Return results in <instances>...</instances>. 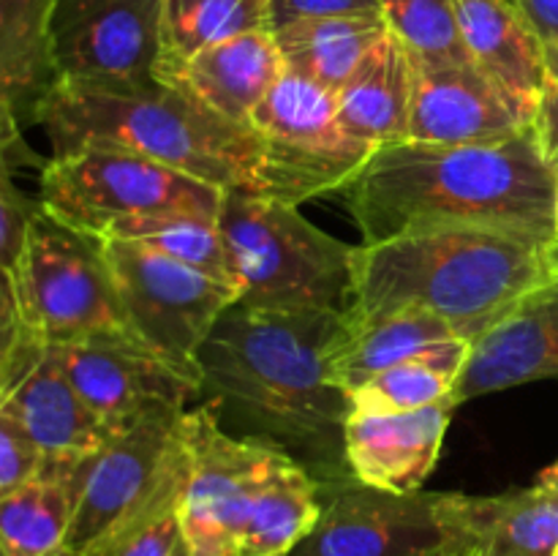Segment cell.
<instances>
[{
	"label": "cell",
	"instance_id": "obj_28",
	"mask_svg": "<svg viewBox=\"0 0 558 556\" xmlns=\"http://www.w3.org/2000/svg\"><path fill=\"white\" fill-rule=\"evenodd\" d=\"M191 458L185 436L150 499L82 556H191L183 532V494Z\"/></svg>",
	"mask_w": 558,
	"mask_h": 556
},
{
	"label": "cell",
	"instance_id": "obj_9",
	"mask_svg": "<svg viewBox=\"0 0 558 556\" xmlns=\"http://www.w3.org/2000/svg\"><path fill=\"white\" fill-rule=\"evenodd\" d=\"M322 516L292 556H461L474 548L463 494H396L352 472L319 480Z\"/></svg>",
	"mask_w": 558,
	"mask_h": 556
},
{
	"label": "cell",
	"instance_id": "obj_5",
	"mask_svg": "<svg viewBox=\"0 0 558 556\" xmlns=\"http://www.w3.org/2000/svg\"><path fill=\"white\" fill-rule=\"evenodd\" d=\"M218 229L243 303L347 311L357 245L322 232L298 205L251 189H227Z\"/></svg>",
	"mask_w": 558,
	"mask_h": 556
},
{
	"label": "cell",
	"instance_id": "obj_12",
	"mask_svg": "<svg viewBox=\"0 0 558 556\" xmlns=\"http://www.w3.org/2000/svg\"><path fill=\"white\" fill-rule=\"evenodd\" d=\"M49 38L60 82L156 85L163 60V0H52Z\"/></svg>",
	"mask_w": 558,
	"mask_h": 556
},
{
	"label": "cell",
	"instance_id": "obj_15",
	"mask_svg": "<svg viewBox=\"0 0 558 556\" xmlns=\"http://www.w3.org/2000/svg\"><path fill=\"white\" fill-rule=\"evenodd\" d=\"M526 118L474 63L412 58L409 140L430 145H490L529 129Z\"/></svg>",
	"mask_w": 558,
	"mask_h": 556
},
{
	"label": "cell",
	"instance_id": "obj_19",
	"mask_svg": "<svg viewBox=\"0 0 558 556\" xmlns=\"http://www.w3.org/2000/svg\"><path fill=\"white\" fill-rule=\"evenodd\" d=\"M456 14L469 60L534 123L548 87L545 44L515 0H456Z\"/></svg>",
	"mask_w": 558,
	"mask_h": 556
},
{
	"label": "cell",
	"instance_id": "obj_24",
	"mask_svg": "<svg viewBox=\"0 0 558 556\" xmlns=\"http://www.w3.org/2000/svg\"><path fill=\"white\" fill-rule=\"evenodd\" d=\"M387 31L390 27L381 14L311 16L272 27V38L281 49L287 71H294L338 96Z\"/></svg>",
	"mask_w": 558,
	"mask_h": 556
},
{
	"label": "cell",
	"instance_id": "obj_41",
	"mask_svg": "<svg viewBox=\"0 0 558 556\" xmlns=\"http://www.w3.org/2000/svg\"><path fill=\"white\" fill-rule=\"evenodd\" d=\"M556 240H558V191H556Z\"/></svg>",
	"mask_w": 558,
	"mask_h": 556
},
{
	"label": "cell",
	"instance_id": "obj_7",
	"mask_svg": "<svg viewBox=\"0 0 558 556\" xmlns=\"http://www.w3.org/2000/svg\"><path fill=\"white\" fill-rule=\"evenodd\" d=\"M38 191L47 210L101 238L123 218L183 213L218 221L227 189L129 150L80 147L47 158Z\"/></svg>",
	"mask_w": 558,
	"mask_h": 556
},
{
	"label": "cell",
	"instance_id": "obj_31",
	"mask_svg": "<svg viewBox=\"0 0 558 556\" xmlns=\"http://www.w3.org/2000/svg\"><path fill=\"white\" fill-rule=\"evenodd\" d=\"M379 11L412 58L425 63H472L458 27L456 0H379Z\"/></svg>",
	"mask_w": 558,
	"mask_h": 556
},
{
	"label": "cell",
	"instance_id": "obj_34",
	"mask_svg": "<svg viewBox=\"0 0 558 556\" xmlns=\"http://www.w3.org/2000/svg\"><path fill=\"white\" fill-rule=\"evenodd\" d=\"M44 456L11 414L0 412V496L31 483L41 472Z\"/></svg>",
	"mask_w": 558,
	"mask_h": 556
},
{
	"label": "cell",
	"instance_id": "obj_33",
	"mask_svg": "<svg viewBox=\"0 0 558 556\" xmlns=\"http://www.w3.org/2000/svg\"><path fill=\"white\" fill-rule=\"evenodd\" d=\"M41 210V200L22 194L11 180V169H3L0 180V267L9 270L16 265L27 243L33 216Z\"/></svg>",
	"mask_w": 558,
	"mask_h": 556
},
{
	"label": "cell",
	"instance_id": "obj_26",
	"mask_svg": "<svg viewBox=\"0 0 558 556\" xmlns=\"http://www.w3.org/2000/svg\"><path fill=\"white\" fill-rule=\"evenodd\" d=\"M463 521L485 556H556L558 491L534 483L499 496L461 499Z\"/></svg>",
	"mask_w": 558,
	"mask_h": 556
},
{
	"label": "cell",
	"instance_id": "obj_39",
	"mask_svg": "<svg viewBox=\"0 0 558 556\" xmlns=\"http://www.w3.org/2000/svg\"><path fill=\"white\" fill-rule=\"evenodd\" d=\"M539 483L554 485V488L558 491V461L554 463V467H548V469H545L543 474H539Z\"/></svg>",
	"mask_w": 558,
	"mask_h": 556
},
{
	"label": "cell",
	"instance_id": "obj_3",
	"mask_svg": "<svg viewBox=\"0 0 558 556\" xmlns=\"http://www.w3.org/2000/svg\"><path fill=\"white\" fill-rule=\"evenodd\" d=\"M558 276V240L485 227L403 232L354 251L349 316L423 309L477 338L523 294Z\"/></svg>",
	"mask_w": 558,
	"mask_h": 556
},
{
	"label": "cell",
	"instance_id": "obj_6",
	"mask_svg": "<svg viewBox=\"0 0 558 556\" xmlns=\"http://www.w3.org/2000/svg\"><path fill=\"white\" fill-rule=\"evenodd\" d=\"M27 319L49 347L120 341L131 327L104 240L41 205L14 267L3 270Z\"/></svg>",
	"mask_w": 558,
	"mask_h": 556
},
{
	"label": "cell",
	"instance_id": "obj_42",
	"mask_svg": "<svg viewBox=\"0 0 558 556\" xmlns=\"http://www.w3.org/2000/svg\"><path fill=\"white\" fill-rule=\"evenodd\" d=\"M556 556H558V554H556Z\"/></svg>",
	"mask_w": 558,
	"mask_h": 556
},
{
	"label": "cell",
	"instance_id": "obj_35",
	"mask_svg": "<svg viewBox=\"0 0 558 556\" xmlns=\"http://www.w3.org/2000/svg\"><path fill=\"white\" fill-rule=\"evenodd\" d=\"M381 14L379 0H270V31L311 16Z\"/></svg>",
	"mask_w": 558,
	"mask_h": 556
},
{
	"label": "cell",
	"instance_id": "obj_29",
	"mask_svg": "<svg viewBox=\"0 0 558 556\" xmlns=\"http://www.w3.org/2000/svg\"><path fill=\"white\" fill-rule=\"evenodd\" d=\"M101 238L118 240H136V243L156 249L167 254L169 259L183 262L194 270L207 273L223 283L234 281L232 259H229L227 243L218 229L216 218L202 216H183V213H167V216H142V218H123L112 223Z\"/></svg>",
	"mask_w": 558,
	"mask_h": 556
},
{
	"label": "cell",
	"instance_id": "obj_8",
	"mask_svg": "<svg viewBox=\"0 0 558 556\" xmlns=\"http://www.w3.org/2000/svg\"><path fill=\"white\" fill-rule=\"evenodd\" d=\"M251 129L259 136V194L298 207L347 189L376 153L343 131L336 93L294 71L272 85Z\"/></svg>",
	"mask_w": 558,
	"mask_h": 556
},
{
	"label": "cell",
	"instance_id": "obj_2",
	"mask_svg": "<svg viewBox=\"0 0 558 556\" xmlns=\"http://www.w3.org/2000/svg\"><path fill=\"white\" fill-rule=\"evenodd\" d=\"M558 167L534 125L490 145L376 147L343 202L363 243L439 227H485L556 240Z\"/></svg>",
	"mask_w": 558,
	"mask_h": 556
},
{
	"label": "cell",
	"instance_id": "obj_21",
	"mask_svg": "<svg viewBox=\"0 0 558 556\" xmlns=\"http://www.w3.org/2000/svg\"><path fill=\"white\" fill-rule=\"evenodd\" d=\"M49 9L52 0H0V120L22 131L38 125L60 82Z\"/></svg>",
	"mask_w": 558,
	"mask_h": 556
},
{
	"label": "cell",
	"instance_id": "obj_18",
	"mask_svg": "<svg viewBox=\"0 0 558 556\" xmlns=\"http://www.w3.org/2000/svg\"><path fill=\"white\" fill-rule=\"evenodd\" d=\"M287 71L272 31H254L213 44L183 60H161L158 80L189 93L221 118L248 125Z\"/></svg>",
	"mask_w": 558,
	"mask_h": 556
},
{
	"label": "cell",
	"instance_id": "obj_1",
	"mask_svg": "<svg viewBox=\"0 0 558 556\" xmlns=\"http://www.w3.org/2000/svg\"><path fill=\"white\" fill-rule=\"evenodd\" d=\"M343 311L265 309L238 300L199 349L202 403L218 420L298 458L316 480L349 472V398L330 374Z\"/></svg>",
	"mask_w": 558,
	"mask_h": 556
},
{
	"label": "cell",
	"instance_id": "obj_38",
	"mask_svg": "<svg viewBox=\"0 0 558 556\" xmlns=\"http://www.w3.org/2000/svg\"><path fill=\"white\" fill-rule=\"evenodd\" d=\"M545 69H548V82L558 85V41L545 47Z\"/></svg>",
	"mask_w": 558,
	"mask_h": 556
},
{
	"label": "cell",
	"instance_id": "obj_17",
	"mask_svg": "<svg viewBox=\"0 0 558 556\" xmlns=\"http://www.w3.org/2000/svg\"><path fill=\"white\" fill-rule=\"evenodd\" d=\"M452 396L401 414L349 412L343 428L347 469L365 485L396 494L423 488L439 461L447 425L456 414Z\"/></svg>",
	"mask_w": 558,
	"mask_h": 556
},
{
	"label": "cell",
	"instance_id": "obj_11",
	"mask_svg": "<svg viewBox=\"0 0 558 556\" xmlns=\"http://www.w3.org/2000/svg\"><path fill=\"white\" fill-rule=\"evenodd\" d=\"M183 436L191 472L180 516L191 556H238L256 496L287 450L227 434L210 403L185 412Z\"/></svg>",
	"mask_w": 558,
	"mask_h": 556
},
{
	"label": "cell",
	"instance_id": "obj_4",
	"mask_svg": "<svg viewBox=\"0 0 558 556\" xmlns=\"http://www.w3.org/2000/svg\"><path fill=\"white\" fill-rule=\"evenodd\" d=\"M52 156L114 147L153 158L218 189L259 191V136L167 82L101 87L58 82L41 107Z\"/></svg>",
	"mask_w": 558,
	"mask_h": 556
},
{
	"label": "cell",
	"instance_id": "obj_23",
	"mask_svg": "<svg viewBox=\"0 0 558 556\" xmlns=\"http://www.w3.org/2000/svg\"><path fill=\"white\" fill-rule=\"evenodd\" d=\"M458 336L456 327L423 309L357 319L343 311L341 333L330 347V374L338 387L352 390L392 365L417 360L425 349Z\"/></svg>",
	"mask_w": 558,
	"mask_h": 556
},
{
	"label": "cell",
	"instance_id": "obj_22",
	"mask_svg": "<svg viewBox=\"0 0 558 556\" xmlns=\"http://www.w3.org/2000/svg\"><path fill=\"white\" fill-rule=\"evenodd\" d=\"M412 112V52L392 31L385 33L338 90L343 131L381 147L409 140Z\"/></svg>",
	"mask_w": 558,
	"mask_h": 556
},
{
	"label": "cell",
	"instance_id": "obj_25",
	"mask_svg": "<svg viewBox=\"0 0 558 556\" xmlns=\"http://www.w3.org/2000/svg\"><path fill=\"white\" fill-rule=\"evenodd\" d=\"M82 461H44L31 483L0 496L3 556H63L76 505Z\"/></svg>",
	"mask_w": 558,
	"mask_h": 556
},
{
	"label": "cell",
	"instance_id": "obj_10",
	"mask_svg": "<svg viewBox=\"0 0 558 556\" xmlns=\"http://www.w3.org/2000/svg\"><path fill=\"white\" fill-rule=\"evenodd\" d=\"M101 240L140 341L169 363L199 374V349L223 311L243 298L240 289L136 240Z\"/></svg>",
	"mask_w": 558,
	"mask_h": 556
},
{
	"label": "cell",
	"instance_id": "obj_40",
	"mask_svg": "<svg viewBox=\"0 0 558 556\" xmlns=\"http://www.w3.org/2000/svg\"><path fill=\"white\" fill-rule=\"evenodd\" d=\"M461 556H485V554H483V548H480V545H474V548H469L466 554H461Z\"/></svg>",
	"mask_w": 558,
	"mask_h": 556
},
{
	"label": "cell",
	"instance_id": "obj_20",
	"mask_svg": "<svg viewBox=\"0 0 558 556\" xmlns=\"http://www.w3.org/2000/svg\"><path fill=\"white\" fill-rule=\"evenodd\" d=\"M0 412L31 434L44 461H85L112 436L80 396L52 347L25 379L0 396Z\"/></svg>",
	"mask_w": 558,
	"mask_h": 556
},
{
	"label": "cell",
	"instance_id": "obj_37",
	"mask_svg": "<svg viewBox=\"0 0 558 556\" xmlns=\"http://www.w3.org/2000/svg\"><path fill=\"white\" fill-rule=\"evenodd\" d=\"M515 3L545 47L558 41V0H515Z\"/></svg>",
	"mask_w": 558,
	"mask_h": 556
},
{
	"label": "cell",
	"instance_id": "obj_27",
	"mask_svg": "<svg viewBox=\"0 0 558 556\" xmlns=\"http://www.w3.org/2000/svg\"><path fill=\"white\" fill-rule=\"evenodd\" d=\"M322 516L319 480L283 452L267 474L238 556H292Z\"/></svg>",
	"mask_w": 558,
	"mask_h": 556
},
{
	"label": "cell",
	"instance_id": "obj_32",
	"mask_svg": "<svg viewBox=\"0 0 558 556\" xmlns=\"http://www.w3.org/2000/svg\"><path fill=\"white\" fill-rule=\"evenodd\" d=\"M452 390H456V379L450 374L423 363V360H409V363L379 371L363 385L352 387L347 398L349 412L401 414L430 407V403L452 396Z\"/></svg>",
	"mask_w": 558,
	"mask_h": 556
},
{
	"label": "cell",
	"instance_id": "obj_36",
	"mask_svg": "<svg viewBox=\"0 0 558 556\" xmlns=\"http://www.w3.org/2000/svg\"><path fill=\"white\" fill-rule=\"evenodd\" d=\"M534 129H537L539 142H543L550 161L558 167V85L554 82H548V87H545L537 118H534Z\"/></svg>",
	"mask_w": 558,
	"mask_h": 556
},
{
	"label": "cell",
	"instance_id": "obj_14",
	"mask_svg": "<svg viewBox=\"0 0 558 556\" xmlns=\"http://www.w3.org/2000/svg\"><path fill=\"white\" fill-rule=\"evenodd\" d=\"M87 407L109 431H120L161 407L202 398V376L169 363L136 338L52 347Z\"/></svg>",
	"mask_w": 558,
	"mask_h": 556
},
{
	"label": "cell",
	"instance_id": "obj_30",
	"mask_svg": "<svg viewBox=\"0 0 558 556\" xmlns=\"http://www.w3.org/2000/svg\"><path fill=\"white\" fill-rule=\"evenodd\" d=\"M254 31H270V0H163V60Z\"/></svg>",
	"mask_w": 558,
	"mask_h": 556
},
{
	"label": "cell",
	"instance_id": "obj_16",
	"mask_svg": "<svg viewBox=\"0 0 558 556\" xmlns=\"http://www.w3.org/2000/svg\"><path fill=\"white\" fill-rule=\"evenodd\" d=\"M539 379H558V276L523 294L474 338L452 398L461 407Z\"/></svg>",
	"mask_w": 558,
	"mask_h": 556
},
{
	"label": "cell",
	"instance_id": "obj_13",
	"mask_svg": "<svg viewBox=\"0 0 558 556\" xmlns=\"http://www.w3.org/2000/svg\"><path fill=\"white\" fill-rule=\"evenodd\" d=\"M185 412V407L153 409L82 461L63 556H82L150 499L183 442Z\"/></svg>",
	"mask_w": 558,
	"mask_h": 556
}]
</instances>
